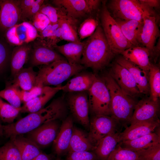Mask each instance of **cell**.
I'll return each mask as SVG.
<instances>
[{
  "mask_svg": "<svg viewBox=\"0 0 160 160\" xmlns=\"http://www.w3.org/2000/svg\"><path fill=\"white\" fill-rule=\"evenodd\" d=\"M0 160H22L18 149L11 140L0 147Z\"/></svg>",
  "mask_w": 160,
  "mask_h": 160,
  "instance_id": "39",
  "label": "cell"
},
{
  "mask_svg": "<svg viewBox=\"0 0 160 160\" xmlns=\"http://www.w3.org/2000/svg\"><path fill=\"white\" fill-rule=\"evenodd\" d=\"M68 109L64 96L58 97L40 110L29 113L15 122L3 125L4 135L10 138L26 134L48 121L63 120L67 117Z\"/></svg>",
  "mask_w": 160,
  "mask_h": 160,
  "instance_id": "1",
  "label": "cell"
},
{
  "mask_svg": "<svg viewBox=\"0 0 160 160\" xmlns=\"http://www.w3.org/2000/svg\"><path fill=\"white\" fill-rule=\"evenodd\" d=\"M108 73L127 95L135 98L141 94L130 73L125 67L116 62L112 65Z\"/></svg>",
  "mask_w": 160,
  "mask_h": 160,
  "instance_id": "13",
  "label": "cell"
},
{
  "mask_svg": "<svg viewBox=\"0 0 160 160\" xmlns=\"http://www.w3.org/2000/svg\"><path fill=\"white\" fill-rule=\"evenodd\" d=\"M73 117L69 116L63 120L55 140L53 147L55 153L58 156L68 152L73 129Z\"/></svg>",
  "mask_w": 160,
  "mask_h": 160,
  "instance_id": "18",
  "label": "cell"
},
{
  "mask_svg": "<svg viewBox=\"0 0 160 160\" xmlns=\"http://www.w3.org/2000/svg\"><path fill=\"white\" fill-rule=\"evenodd\" d=\"M78 21L71 18L60 22L63 40L69 42L79 43L81 42L78 34Z\"/></svg>",
  "mask_w": 160,
  "mask_h": 160,
  "instance_id": "32",
  "label": "cell"
},
{
  "mask_svg": "<svg viewBox=\"0 0 160 160\" xmlns=\"http://www.w3.org/2000/svg\"><path fill=\"white\" fill-rule=\"evenodd\" d=\"M8 84L5 89L0 91V97L7 100L12 106L20 108L22 101L19 87L11 83Z\"/></svg>",
  "mask_w": 160,
  "mask_h": 160,
  "instance_id": "36",
  "label": "cell"
},
{
  "mask_svg": "<svg viewBox=\"0 0 160 160\" xmlns=\"http://www.w3.org/2000/svg\"><path fill=\"white\" fill-rule=\"evenodd\" d=\"M95 148L89 139L88 134L74 127L68 153L90 151L94 150Z\"/></svg>",
  "mask_w": 160,
  "mask_h": 160,
  "instance_id": "31",
  "label": "cell"
},
{
  "mask_svg": "<svg viewBox=\"0 0 160 160\" xmlns=\"http://www.w3.org/2000/svg\"><path fill=\"white\" fill-rule=\"evenodd\" d=\"M127 60L149 71L152 63L150 62L149 50L144 47H131L121 53Z\"/></svg>",
  "mask_w": 160,
  "mask_h": 160,
  "instance_id": "22",
  "label": "cell"
},
{
  "mask_svg": "<svg viewBox=\"0 0 160 160\" xmlns=\"http://www.w3.org/2000/svg\"><path fill=\"white\" fill-rule=\"evenodd\" d=\"M32 160H50V159L47 155L41 152Z\"/></svg>",
  "mask_w": 160,
  "mask_h": 160,
  "instance_id": "49",
  "label": "cell"
},
{
  "mask_svg": "<svg viewBox=\"0 0 160 160\" xmlns=\"http://www.w3.org/2000/svg\"><path fill=\"white\" fill-rule=\"evenodd\" d=\"M44 0H36L33 4L21 15V20L32 19L33 17L38 12L42 5L44 4Z\"/></svg>",
  "mask_w": 160,
  "mask_h": 160,
  "instance_id": "46",
  "label": "cell"
},
{
  "mask_svg": "<svg viewBox=\"0 0 160 160\" xmlns=\"http://www.w3.org/2000/svg\"><path fill=\"white\" fill-rule=\"evenodd\" d=\"M8 53L5 47L0 42V71L4 66L7 59Z\"/></svg>",
  "mask_w": 160,
  "mask_h": 160,
  "instance_id": "47",
  "label": "cell"
},
{
  "mask_svg": "<svg viewBox=\"0 0 160 160\" xmlns=\"http://www.w3.org/2000/svg\"><path fill=\"white\" fill-rule=\"evenodd\" d=\"M83 65L72 64L65 59L59 60L40 68L37 73L36 86H58L71 76L81 72Z\"/></svg>",
  "mask_w": 160,
  "mask_h": 160,
  "instance_id": "4",
  "label": "cell"
},
{
  "mask_svg": "<svg viewBox=\"0 0 160 160\" xmlns=\"http://www.w3.org/2000/svg\"><path fill=\"white\" fill-rule=\"evenodd\" d=\"M143 25L138 39L140 46L148 49L150 57L157 39L160 36V31L156 18L145 13L143 18Z\"/></svg>",
  "mask_w": 160,
  "mask_h": 160,
  "instance_id": "14",
  "label": "cell"
},
{
  "mask_svg": "<svg viewBox=\"0 0 160 160\" xmlns=\"http://www.w3.org/2000/svg\"><path fill=\"white\" fill-rule=\"evenodd\" d=\"M102 1L99 0H54L52 3L63 9L74 19L86 18L99 12Z\"/></svg>",
  "mask_w": 160,
  "mask_h": 160,
  "instance_id": "7",
  "label": "cell"
},
{
  "mask_svg": "<svg viewBox=\"0 0 160 160\" xmlns=\"http://www.w3.org/2000/svg\"><path fill=\"white\" fill-rule=\"evenodd\" d=\"M100 18L101 27L110 46L115 55L121 54L124 50L133 47L124 35L106 6L105 1H102Z\"/></svg>",
  "mask_w": 160,
  "mask_h": 160,
  "instance_id": "5",
  "label": "cell"
},
{
  "mask_svg": "<svg viewBox=\"0 0 160 160\" xmlns=\"http://www.w3.org/2000/svg\"><path fill=\"white\" fill-rule=\"evenodd\" d=\"M87 93L89 111L92 114L111 116L109 92L100 77L95 75Z\"/></svg>",
  "mask_w": 160,
  "mask_h": 160,
  "instance_id": "6",
  "label": "cell"
},
{
  "mask_svg": "<svg viewBox=\"0 0 160 160\" xmlns=\"http://www.w3.org/2000/svg\"><path fill=\"white\" fill-rule=\"evenodd\" d=\"M79 73L62 86L61 90L68 93L87 92L92 84L96 75L88 72Z\"/></svg>",
  "mask_w": 160,
  "mask_h": 160,
  "instance_id": "23",
  "label": "cell"
},
{
  "mask_svg": "<svg viewBox=\"0 0 160 160\" xmlns=\"http://www.w3.org/2000/svg\"><path fill=\"white\" fill-rule=\"evenodd\" d=\"M31 50V46L27 44L17 46L14 48L10 62L11 73L13 77L23 68L29 59Z\"/></svg>",
  "mask_w": 160,
  "mask_h": 160,
  "instance_id": "27",
  "label": "cell"
},
{
  "mask_svg": "<svg viewBox=\"0 0 160 160\" xmlns=\"http://www.w3.org/2000/svg\"><path fill=\"white\" fill-rule=\"evenodd\" d=\"M21 20L20 0H0V27L6 30Z\"/></svg>",
  "mask_w": 160,
  "mask_h": 160,
  "instance_id": "15",
  "label": "cell"
},
{
  "mask_svg": "<svg viewBox=\"0 0 160 160\" xmlns=\"http://www.w3.org/2000/svg\"><path fill=\"white\" fill-rule=\"evenodd\" d=\"M141 7L145 12L150 16L155 17L157 21L159 19V15L156 10L160 8V0H138Z\"/></svg>",
  "mask_w": 160,
  "mask_h": 160,
  "instance_id": "42",
  "label": "cell"
},
{
  "mask_svg": "<svg viewBox=\"0 0 160 160\" xmlns=\"http://www.w3.org/2000/svg\"><path fill=\"white\" fill-rule=\"evenodd\" d=\"M59 120L46 122L35 129L26 134V137L40 149L53 143L58 133L61 125Z\"/></svg>",
  "mask_w": 160,
  "mask_h": 160,
  "instance_id": "11",
  "label": "cell"
},
{
  "mask_svg": "<svg viewBox=\"0 0 160 160\" xmlns=\"http://www.w3.org/2000/svg\"><path fill=\"white\" fill-rule=\"evenodd\" d=\"M138 151H133L123 147L119 144L107 160H139Z\"/></svg>",
  "mask_w": 160,
  "mask_h": 160,
  "instance_id": "38",
  "label": "cell"
},
{
  "mask_svg": "<svg viewBox=\"0 0 160 160\" xmlns=\"http://www.w3.org/2000/svg\"><path fill=\"white\" fill-rule=\"evenodd\" d=\"M4 135L3 129V125H2L0 122V137Z\"/></svg>",
  "mask_w": 160,
  "mask_h": 160,
  "instance_id": "50",
  "label": "cell"
},
{
  "mask_svg": "<svg viewBox=\"0 0 160 160\" xmlns=\"http://www.w3.org/2000/svg\"><path fill=\"white\" fill-rule=\"evenodd\" d=\"M159 124L158 118L130 124L122 132H120V142L135 139L153 132Z\"/></svg>",
  "mask_w": 160,
  "mask_h": 160,
  "instance_id": "17",
  "label": "cell"
},
{
  "mask_svg": "<svg viewBox=\"0 0 160 160\" xmlns=\"http://www.w3.org/2000/svg\"><path fill=\"white\" fill-rule=\"evenodd\" d=\"M66 160H97L94 152L83 151L68 153Z\"/></svg>",
  "mask_w": 160,
  "mask_h": 160,
  "instance_id": "44",
  "label": "cell"
},
{
  "mask_svg": "<svg viewBox=\"0 0 160 160\" xmlns=\"http://www.w3.org/2000/svg\"><path fill=\"white\" fill-rule=\"evenodd\" d=\"M31 53L30 63L33 66L48 65L57 60L65 59L53 49L39 41L35 44Z\"/></svg>",
  "mask_w": 160,
  "mask_h": 160,
  "instance_id": "20",
  "label": "cell"
},
{
  "mask_svg": "<svg viewBox=\"0 0 160 160\" xmlns=\"http://www.w3.org/2000/svg\"><path fill=\"white\" fill-rule=\"evenodd\" d=\"M150 97L155 101L159 100L160 95V70L159 68L151 64L148 73Z\"/></svg>",
  "mask_w": 160,
  "mask_h": 160,
  "instance_id": "35",
  "label": "cell"
},
{
  "mask_svg": "<svg viewBox=\"0 0 160 160\" xmlns=\"http://www.w3.org/2000/svg\"><path fill=\"white\" fill-rule=\"evenodd\" d=\"M85 41L80 64L95 71L110 63L115 55L111 50L100 25Z\"/></svg>",
  "mask_w": 160,
  "mask_h": 160,
  "instance_id": "2",
  "label": "cell"
},
{
  "mask_svg": "<svg viewBox=\"0 0 160 160\" xmlns=\"http://www.w3.org/2000/svg\"><path fill=\"white\" fill-rule=\"evenodd\" d=\"M120 133L108 135L99 142L94 150L97 160H107L111 152L120 142Z\"/></svg>",
  "mask_w": 160,
  "mask_h": 160,
  "instance_id": "26",
  "label": "cell"
},
{
  "mask_svg": "<svg viewBox=\"0 0 160 160\" xmlns=\"http://www.w3.org/2000/svg\"><path fill=\"white\" fill-rule=\"evenodd\" d=\"M31 20L32 24L39 33L51 23L46 16L39 12L33 17Z\"/></svg>",
  "mask_w": 160,
  "mask_h": 160,
  "instance_id": "43",
  "label": "cell"
},
{
  "mask_svg": "<svg viewBox=\"0 0 160 160\" xmlns=\"http://www.w3.org/2000/svg\"><path fill=\"white\" fill-rule=\"evenodd\" d=\"M99 13L89 16L80 24L78 28L77 32L81 41L91 36L100 25Z\"/></svg>",
  "mask_w": 160,
  "mask_h": 160,
  "instance_id": "33",
  "label": "cell"
},
{
  "mask_svg": "<svg viewBox=\"0 0 160 160\" xmlns=\"http://www.w3.org/2000/svg\"><path fill=\"white\" fill-rule=\"evenodd\" d=\"M44 87L37 85L28 91L21 90L20 96L22 102L24 103L41 94L43 92Z\"/></svg>",
  "mask_w": 160,
  "mask_h": 160,
  "instance_id": "45",
  "label": "cell"
},
{
  "mask_svg": "<svg viewBox=\"0 0 160 160\" xmlns=\"http://www.w3.org/2000/svg\"><path fill=\"white\" fill-rule=\"evenodd\" d=\"M119 123L111 116L94 115L90 120L89 132L87 134L90 143L95 148L104 137L117 132Z\"/></svg>",
  "mask_w": 160,
  "mask_h": 160,
  "instance_id": "9",
  "label": "cell"
},
{
  "mask_svg": "<svg viewBox=\"0 0 160 160\" xmlns=\"http://www.w3.org/2000/svg\"><path fill=\"white\" fill-rule=\"evenodd\" d=\"M84 44V41L79 43L69 42L61 45H57L54 48L64 56L69 63L79 64H80Z\"/></svg>",
  "mask_w": 160,
  "mask_h": 160,
  "instance_id": "29",
  "label": "cell"
},
{
  "mask_svg": "<svg viewBox=\"0 0 160 160\" xmlns=\"http://www.w3.org/2000/svg\"><path fill=\"white\" fill-rule=\"evenodd\" d=\"M37 73L32 67L23 68L14 76L11 83L20 87L22 90L28 91L36 86Z\"/></svg>",
  "mask_w": 160,
  "mask_h": 160,
  "instance_id": "30",
  "label": "cell"
},
{
  "mask_svg": "<svg viewBox=\"0 0 160 160\" xmlns=\"http://www.w3.org/2000/svg\"><path fill=\"white\" fill-rule=\"evenodd\" d=\"M160 39L158 40L157 43L156 45H155L154 49L153 50L152 52L150 57H154L155 56L156 58L158 56L160 52Z\"/></svg>",
  "mask_w": 160,
  "mask_h": 160,
  "instance_id": "48",
  "label": "cell"
},
{
  "mask_svg": "<svg viewBox=\"0 0 160 160\" xmlns=\"http://www.w3.org/2000/svg\"><path fill=\"white\" fill-rule=\"evenodd\" d=\"M116 62L126 68L129 71L141 94L147 95L150 94L148 82L149 71L127 60L122 56L118 57L116 59Z\"/></svg>",
  "mask_w": 160,
  "mask_h": 160,
  "instance_id": "19",
  "label": "cell"
},
{
  "mask_svg": "<svg viewBox=\"0 0 160 160\" xmlns=\"http://www.w3.org/2000/svg\"><path fill=\"white\" fill-rule=\"evenodd\" d=\"M124 35L133 46H140L138 39L143 25V21L134 20H123L114 18Z\"/></svg>",
  "mask_w": 160,
  "mask_h": 160,
  "instance_id": "24",
  "label": "cell"
},
{
  "mask_svg": "<svg viewBox=\"0 0 160 160\" xmlns=\"http://www.w3.org/2000/svg\"><path fill=\"white\" fill-rule=\"evenodd\" d=\"M106 6L114 18L143 21L145 12L138 0H111Z\"/></svg>",
  "mask_w": 160,
  "mask_h": 160,
  "instance_id": "8",
  "label": "cell"
},
{
  "mask_svg": "<svg viewBox=\"0 0 160 160\" xmlns=\"http://www.w3.org/2000/svg\"><path fill=\"white\" fill-rule=\"evenodd\" d=\"M5 37L9 43L17 46L32 41L40 35L31 23L24 21L7 29Z\"/></svg>",
  "mask_w": 160,
  "mask_h": 160,
  "instance_id": "12",
  "label": "cell"
},
{
  "mask_svg": "<svg viewBox=\"0 0 160 160\" xmlns=\"http://www.w3.org/2000/svg\"><path fill=\"white\" fill-rule=\"evenodd\" d=\"M100 78L109 92L111 116L119 123H129L137 102L122 91L108 73Z\"/></svg>",
  "mask_w": 160,
  "mask_h": 160,
  "instance_id": "3",
  "label": "cell"
},
{
  "mask_svg": "<svg viewBox=\"0 0 160 160\" xmlns=\"http://www.w3.org/2000/svg\"><path fill=\"white\" fill-rule=\"evenodd\" d=\"M21 108H15L3 101L0 97V119L8 124L14 121L21 112Z\"/></svg>",
  "mask_w": 160,
  "mask_h": 160,
  "instance_id": "37",
  "label": "cell"
},
{
  "mask_svg": "<svg viewBox=\"0 0 160 160\" xmlns=\"http://www.w3.org/2000/svg\"><path fill=\"white\" fill-rule=\"evenodd\" d=\"M60 26V23L54 24L50 23L39 33L40 37L37 39H39L38 41L42 44L52 48V41L55 31Z\"/></svg>",
  "mask_w": 160,
  "mask_h": 160,
  "instance_id": "40",
  "label": "cell"
},
{
  "mask_svg": "<svg viewBox=\"0 0 160 160\" xmlns=\"http://www.w3.org/2000/svg\"><path fill=\"white\" fill-rule=\"evenodd\" d=\"M160 143V135L153 132L135 139L120 142L119 144L123 147L137 151Z\"/></svg>",
  "mask_w": 160,
  "mask_h": 160,
  "instance_id": "28",
  "label": "cell"
},
{
  "mask_svg": "<svg viewBox=\"0 0 160 160\" xmlns=\"http://www.w3.org/2000/svg\"><path fill=\"white\" fill-rule=\"evenodd\" d=\"M138 151L139 160H160V143Z\"/></svg>",
  "mask_w": 160,
  "mask_h": 160,
  "instance_id": "41",
  "label": "cell"
},
{
  "mask_svg": "<svg viewBox=\"0 0 160 160\" xmlns=\"http://www.w3.org/2000/svg\"><path fill=\"white\" fill-rule=\"evenodd\" d=\"M65 100L72 117L89 130L90 119L87 92L68 93Z\"/></svg>",
  "mask_w": 160,
  "mask_h": 160,
  "instance_id": "10",
  "label": "cell"
},
{
  "mask_svg": "<svg viewBox=\"0 0 160 160\" xmlns=\"http://www.w3.org/2000/svg\"><path fill=\"white\" fill-rule=\"evenodd\" d=\"M46 16L51 23L56 24L63 20L73 18L68 16L62 8L49 4H43L39 11Z\"/></svg>",
  "mask_w": 160,
  "mask_h": 160,
  "instance_id": "34",
  "label": "cell"
},
{
  "mask_svg": "<svg viewBox=\"0 0 160 160\" xmlns=\"http://www.w3.org/2000/svg\"><path fill=\"white\" fill-rule=\"evenodd\" d=\"M62 86L61 84L55 87L44 86L41 94L24 103L21 107V112L30 113L37 111L44 108L45 104L57 92L61 90Z\"/></svg>",
  "mask_w": 160,
  "mask_h": 160,
  "instance_id": "21",
  "label": "cell"
},
{
  "mask_svg": "<svg viewBox=\"0 0 160 160\" xmlns=\"http://www.w3.org/2000/svg\"><path fill=\"white\" fill-rule=\"evenodd\" d=\"M10 138L18 149L22 160H32L42 152L36 145L23 135Z\"/></svg>",
  "mask_w": 160,
  "mask_h": 160,
  "instance_id": "25",
  "label": "cell"
},
{
  "mask_svg": "<svg viewBox=\"0 0 160 160\" xmlns=\"http://www.w3.org/2000/svg\"><path fill=\"white\" fill-rule=\"evenodd\" d=\"M159 109V100L155 101L150 97L137 102L129 123L136 122L158 118Z\"/></svg>",
  "mask_w": 160,
  "mask_h": 160,
  "instance_id": "16",
  "label": "cell"
}]
</instances>
